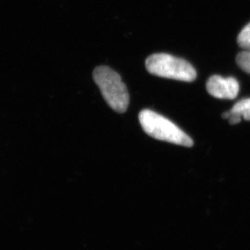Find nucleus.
Returning a JSON list of instances; mask_svg holds the SVG:
<instances>
[{"label":"nucleus","instance_id":"f257e3e1","mask_svg":"<svg viewBox=\"0 0 250 250\" xmlns=\"http://www.w3.org/2000/svg\"><path fill=\"white\" fill-rule=\"evenodd\" d=\"M139 119L144 131L154 139L188 147L194 144L181 128L156 112L144 109L139 113Z\"/></svg>","mask_w":250,"mask_h":250},{"label":"nucleus","instance_id":"7ed1b4c3","mask_svg":"<svg viewBox=\"0 0 250 250\" xmlns=\"http://www.w3.org/2000/svg\"><path fill=\"white\" fill-rule=\"evenodd\" d=\"M146 68L154 76L185 82H192L197 77V72L191 64L185 59L167 54H155L149 56L146 60Z\"/></svg>","mask_w":250,"mask_h":250},{"label":"nucleus","instance_id":"20e7f679","mask_svg":"<svg viewBox=\"0 0 250 250\" xmlns=\"http://www.w3.org/2000/svg\"><path fill=\"white\" fill-rule=\"evenodd\" d=\"M208 93L219 99H235L239 91L238 81L233 77L223 78L222 76H213L209 78L207 83Z\"/></svg>","mask_w":250,"mask_h":250},{"label":"nucleus","instance_id":"39448f33","mask_svg":"<svg viewBox=\"0 0 250 250\" xmlns=\"http://www.w3.org/2000/svg\"><path fill=\"white\" fill-rule=\"evenodd\" d=\"M222 117L229 119L231 125L241 123L242 118L250 121V98H245L236 102L229 111L223 113Z\"/></svg>","mask_w":250,"mask_h":250},{"label":"nucleus","instance_id":"f03ea898","mask_svg":"<svg viewBox=\"0 0 250 250\" xmlns=\"http://www.w3.org/2000/svg\"><path fill=\"white\" fill-rule=\"evenodd\" d=\"M93 80L99 87L102 96L113 110L118 113L126 111L130 97L127 87L121 76L109 66H101L93 71Z\"/></svg>","mask_w":250,"mask_h":250},{"label":"nucleus","instance_id":"0eeeda50","mask_svg":"<svg viewBox=\"0 0 250 250\" xmlns=\"http://www.w3.org/2000/svg\"><path fill=\"white\" fill-rule=\"evenodd\" d=\"M236 63L246 73L250 74V50H245L236 57Z\"/></svg>","mask_w":250,"mask_h":250},{"label":"nucleus","instance_id":"423d86ee","mask_svg":"<svg viewBox=\"0 0 250 250\" xmlns=\"http://www.w3.org/2000/svg\"><path fill=\"white\" fill-rule=\"evenodd\" d=\"M237 42L244 50H250V23L241 30L237 38Z\"/></svg>","mask_w":250,"mask_h":250}]
</instances>
